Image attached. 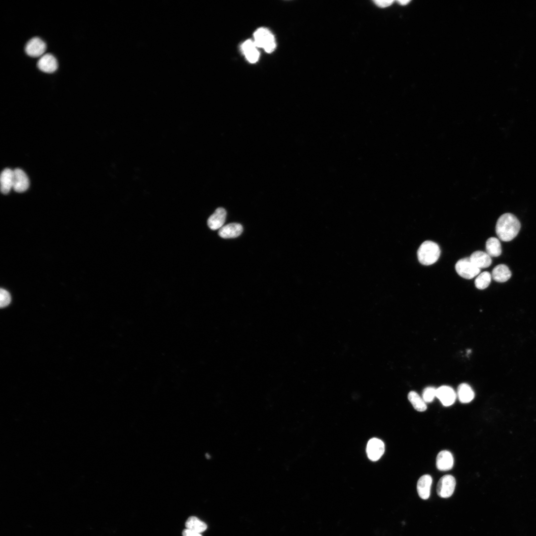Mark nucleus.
Wrapping results in <instances>:
<instances>
[{"label": "nucleus", "mask_w": 536, "mask_h": 536, "mask_svg": "<svg viewBox=\"0 0 536 536\" xmlns=\"http://www.w3.org/2000/svg\"><path fill=\"white\" fill-rule=\"evenodd\" d=\"M521 224L513 214L506 213L501 215L496 225V233L499 238L505 242H510L518 234Z\"/></svg>", "instance_id": "nucleus-1"}, {"label": "nucleus", "mask_w": 536, "mask_h": 536, "mask_svg": "<svg viewBox=\"0 0 536 536\" xmlns=\"http://www.w3.org/2000/svg\"><path fill=\"white\" fill-rule=\"evenodd\" d=\"M440 253V249L437 244L431 241H426L418 250V260L423 265H431L438 260Z\"/></svg>", "instance_id": "nucleus-2"}, {"label": "nucleus", "mask_w": 536, "mask_h": 536, "mask_svg": "<svg viewBox=\"0 0 536 536\" xmlns=\"http://www.w3.org/2000/svg\"><path fill=\"white\" fill-rule=\"evenodd\" d=\"M254 43L257 47L262 48L269 53L276 48V43L274 35L266 28H260L254 33Z\"/></svg>", "instance_id": "nucleus-3"}, {"label": "nucleus", "mask_w": 536, "mask_h": 536, "mask_svg": "<svg viewBox=\"0 0 536 536\" xmlns=\"http://www.w3.org/2000/svg\"><path fill=\"white\" fill-rule=\"evenodd\" d=\"M455 269L459 276L468 280L474 278L481 272V269L471 262L470 258L459 260L455 265Z\"/></svg>", "instance_id": "nucleus-4"}, {"label": "nucleus", "mask_w": 536, "mask_h": 536, "mask_svg": "<svg viewBox=\"0 0 536 536\" xmlns=\"http://www.w3.org/2000/svg\"><path fill=\"white\" fill-rule=\"evenodd\" d=\"M456 482L455 478L450 475H447L441 478L437 486V493L441 498H450L455 491Z\"/></svg>", "instance_id": "nucleus-5"}, {"label": "nucleus", "mask_w": 536, "mask_h": 536, "mask_svg": "<svg viewBox=\"0 0 536 536\" xmlns=\"http://www.w3.org/2000/svg\"><path fill=\"white\" fill-rule=\"evenodd\" d=\"M385 451V445L382 440L374 438L368 442L366 448L367 456L371 461L379 460Z\"/></svg>", "instance_id": "nucleus-6"}, {"label": "nucleus", "mask_w": 536, "mask_h": 536, "mask_svg": "<svg viewBox=\"0 0 536 536\" xmlns=\"http://www.w3.org/2000/svg\"><path fill=\"white\" fill-rule=\"evenodd\" d=\"M46 49V43L39 37L31 39L26 46V53L32 57L42 56Z\"/></svg>", "instance_id": "nucleus-7"}, {"label": "nucleus", "mask_w": 536, "mask_h": 536, "mask_svg": "<svg viewBox=\"0 0 536 536\" xmlns=\"http://www.w3.org/2000/svg\"><path fill=\"white\" fill-rule=\"evenodd\" d=\"M436 397L443 406L449 407L455 403L457 395L451 387L442 386L436 390Z\"/></svg>", "instance_id": "nucleus-8"}, {"label": "nucleus", "mask_w": 536, "mask_h": 536, "mask_svg": "<svg viewBox=\"0 0 536 536\" xmlns=\"http://www.w3.org/2000/svg\"><path fill=\"white\" fill-rule=\"evenodd\" d=\"M436 465L441 471L451 470L454 465V458L451 453L447 450L440 451L436 457Z\"/></svg>", "instance_id": "nucleus-9"}, {"label": "nucleus", "mask_w": 536, "mask_h": 536, "mask_svg": "<svg viewBox=\"0 0 536 536\" xmlns=\"http://www.w3.org/2000/svg\"><path fill=\"white\" fill-rule=\"evenodd\" d=\"M243 232V227L241 224L232 223L222 226L218 234L223 239H233L239 237Z\"/></svg>", "instance_id": "nucleus-10"}, {"label": "nucleus", "mask_w": 536, "mask_h": 536, "mask_svg": "<svg viewBox=\"0 0 536 536\" xmlns=\"http://www.w3.org/2000/svg\"><path fill=\"white\" fill-rule=\"evenodd\" d=\"M13 189L18 193H23L27 191L30 186V181L26 173L21 169H17L14 171Z\"/></svg>", "instance_id": "nucleus-11"}, {"label": "nucleus", "mask_w": 536, "mask_h": 536, "mask_svg": "<svg viewBox=\"0 0 536 536\" xmlns=\"http://www.w3.org/2000/svg\"><path fill=\"white\" fill-rule=\"evenodd\" d=\"M58 62L54 56L46 54L42 56L37 63L40 70L46 73H52L58 68Z\"/></svg>", "instance_id": "nucleus-12"}, {"label": "nucleus", "mask_w": 536, "mask_h": 536, "mask_svg": "<svg viewBox=\"0 0 536 536\" xmlns=\"http://www.w3.org/2000/svg\"><path fill=\"white\" fill-rule=\"evenodd\" d=\"M226 216V211L222 208H217L208 220L209 227L214 231L221 228L225 221Z\"/></svg>", "instance_id": "nucleus-13"}, {"label": "nucleus", "mask_w": 536, "mask_h": 536, "mask_svg": "<svg viewBox=\"0 0 536 536\" xmlns=\"http://www.w3.org/2000/svg\"><path fill=\"white\" fill-rule=\"evenodd\" d=\"M432 479L429 475L422 476L417 483V491L419 497L423 500H428L430 494Z\"/></svg>", "instance_id": "nucleus-14"}, {"label": "nucleus", "mask_w": 536, "mask_h": 536, "mask_svg": "<svg viewBox=\"0 0 536 536\" xmlns=\"http://www.w3.org/2000/svg\"><path fill=\"white\" fill-rule=\"evenodd\" d=\"M471 262L478 268H487L492 263L491 257L487 253L477 251L472 254L469 257Z\"/></svg>", "instance_id": "nucleus-15"}, {"label": "nucleus", "mask_w": 536, "mask_h": 536, "mask_svg": "<svg viewBox=\"0 0 536 536\" xmlns=\"http://www.w3.org/2000/svg\"><path fill=\"white\" fill-rule=\"evenodd\" d=\"M14 171L9 169L4 170L1 175V191L4 194H8L14 185Z\"/></svg>", "instance_id": "nucleus-16"}, {"label": "nucleus", "mask_w": 536, "mask_h": 536, "mask_svg": "<svg viewBox=\"0 0 536 536\" xmlns=\"http://www.w3.org/2000/svg\"><path fill=\"white\" fill-rule=\"evenodd\" d=\"M256 47L254 42L251 40L246 41L242 45L247 59L251 63H256L259 58V52Z\"/></svg>", "instance_id": "nucleus-17"}, {"label": "nucleus", "mask_w": 536, "mask_h": 536, "mask_svg": "<svg viewBox=\"0 0 536 536\" xmlns=\"http://www.w3.org/2000/svg\"><path fill=\"white\" fill-rule=\"evenodd\" d=\"M511 277L510 270L506 265L504 264L497 266L492 271V277L497 282H506L510 279Z\"/></svg>", "instance_id": "nucleus-18"}, {"label": "nucleus", "mask_w": 536, "mask_h": 536, "mask_svg": "<svg viewBox=\"0 0 536 536\" xmlns=\"http://www.w3.org/2000/svg\"><path fill=\"white\" fill-rule=\"evenodd\" d=\"M457 395L460 402L463 404L471 402L475 397V393L471 387L466 384H463L458 388Z\"/></svg>", "instance_id": "nucleus-19"}, {"label": "nucleus", "mask_w": 536, "mask_h": 536, "mask_svg": "<svg viewBox=\"0 0 536 536\" xmlns=\"http://www.w3.org/2000/svg\"><path fill=\"white\" fill-rule=\"evenodd\" d=\"M487 253L492 257L500 256L502 252L501 244L496 238L489 239L486 244Z\"/></svg>", "instance_id": "nucleus-20"}, {"label": "nucleus", "mask_w": 536, "mask_h": 536, "mask_svg": "<svg viewBox=\"0 0 536 536\" xmlns=\"http://www.w3.org/2000/svg\"><path fill=\"white\" fill-rule=\"evenodd\" d=\"M408 399L416 410L423 412L427 410V406L423 398L417 393L411 392L408 394Z\"/></svg>", "instance_id": "nucleus-21"}, {"label": "nucleus", "mask_w": 536, "mask_h": 536, "mask_svg": "<svg viewBox=\"0 0 536 536\" xmlns=\"http://www.w3.org/2000/svg\"><path fill=\"white\" fill-rule=\"evenodd\" d=\"M185 526L186 529L199 533L206 531L207 529L206 524L195 516L190 517L187 519Z\"/></svg>", "instance_id": "nucleus-22"}, {"label": "nucleus", "mask_w": 536, "mask_h": 536, "mask_svg": "<svg viewBox=\"0 0 536 536\" xmlns=\"http://www.w3.org/2000/svg\"><path fill=\"white\" fill-rule=\"evenodd\" d=\"M492 275L488 272H484L477 277L475 281L476 287L479 289L487 288L492 280Z\"/></svg>", "instance_id": "nucleus-23"}, {"label": "nucleus", "mask_w": 536, "mask_h": 536, "mask_svg": "<svg viewBox=\"0 0 536 536\" xmlns=\"http://www.w3.org/2000/svg\"><path fill=\"white\" fill-rule=\"evenodd\" d=\"M436 390L433 387H429L424 391L423 399L426 403H431L436 397Z\"/></svg>", "instance_id": "nucleus-24"}, {"label": "nucleus", "mask_w": 536, "mask_h": 536, "mask_svg": "<svg viewBox=\"0 0 536 536\" xmlns=\"http://www.w3.org/2000/svg\"><path fill=\"white\" fill-rule=\"evenodd\" d=\"M11 301V296L10 293L6 290L1 288L0 291V306L1 308H4L8 306Z\"/></svg>", "instance_id": "nucleus-25"}, {"label": "nucleus", "mask_w": 536, "mask_h": 536, "mask_svg": "<svg viewBox=\"0 0 536 536\" xmlns=\"http://www.w3.org/2000/svg\"><path fill=\"white\" fill-rule=\"evenodd\" d=\"M374 2L378 7L384 8L391 6L394 1L393 0H376Z\"/></svg>", "instance_id": "nucleus-26"}, {"label": "nucleus", "mask_w": 536, "mask_h": 536, "mask_svg": "<svg viewBox=\"0 0 536 536\" xmlns=\"http://www.w3.org/2000/svg\"><path fill=\"white\" fill-rule=\"evenodd\" d=\"M182 535L183 536H202L200 533L187 529L183 531Z\"/></svg>", "instance_id": "nucleus-27"}, {"label": "nucleus", "mask_w": 536, "mask_h": 536, "mask_svg": "<svg viewBox=\"0 0 536 536\" xmlns=\"http://www.w3.org/2000/svg\"><path fill=\"white\" fill-rule=\"evenodd\" d=\"M410 2L411 1H409V0H400V1H398L399 4L402 6H405Z\"/></svg>", "instance_id": "nucleus-28"}]
</instances>
